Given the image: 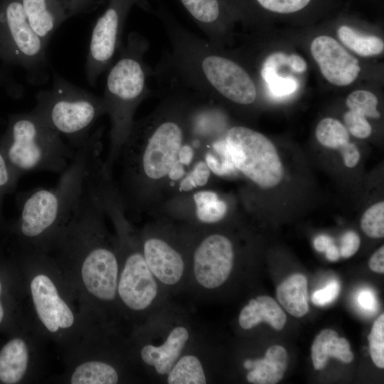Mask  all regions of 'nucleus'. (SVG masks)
<instances>
[{
	"label": "nucleus",
	"instance_id": "nucleus-1",
	"mask_svg": "<svg viewBox=\"0 0 384 384\" xmlns=\"http://www.w3.org/2000/svg\"><path fill=\"white\" fill-rule=\"evenodd\" d=\"M156 14L171 46L159 65V76L170 77L174 88H187L201 97L220 98L239 105L256 101V85L240 64L208 39L186 29L163 6Z\"/></svg>",
	"mask_w": 384,
	"mask_h": 384
},
{
	"label": "nucleus",
	"instance_id": "nucleus-2",
	"mask_svg": "<svg viewBox=\"0 0 384 384\" xmlns=\"http://www.w3.org/2000/svg\"><path fill=\"white\" fill-rule=\"evenodd\" d=\"M105 211L87 186L73 217L56 238L48 252L58 264L76 272L78 286L91 304L98 307L117 304L119 255L105 229Z\"/></svg>",
	"mask_w": 384,
	"mask_h": 384
},
{
	"label": "nucleus",
	"instance_id": "nucleus-3",
	"mask_svg": "<svg viewBox=\"0 0 384 384\" xmlns=\"http://www.w3.org/2000/svg\"><path fill=\"white\" fill-rule=\"evenodd\" d=\"M102 132V128L97 129L76 150L53 188H36L21 198L19 215L11 227L21 250L47 253L70 221L80 203L93 161L100 154Z\"/></svg>",
	"mask_w": 384,
	"mask_h": 384
},
{
	"label": "nucleus",
	"instance_id": "nucleus-4",
	"mask_svg": "<svg viewBox=\"0 0 384 384\" xmlns=\"http://www.w3.org/2000/svg\"><path fill=\"white\" fill-rule=\"evenodd\" d=\"M190 101L185 92L175 90L151 115L134 122L120 149L132 200L143 184L168 176L178 160L191 122Z\"/></svg>",
	"mask_w": 384,
	"mask_h": 384
},
{
	"label": "nucleus",
	"instance_id": "nucleus-5",
	"mask_svg": "<svg viewBox=\"0 0 384 384\" xmlns=\"http://www.w3.org/2000/svg\"><path fill=\"white\" fill-rule=\"evenodd\" d=\"M149 46L146 38L131 32L118 51L117 60L108 69L102 96L112 124L111 149L102 164L108 175L133 125L137 106L149 93L151 70L144 61Z\"/></svg>",
	"mask_w": 384,
	"mask_h": 384
},
{
	"label": "nucleus",
	"instance_id": "nucleus-6",
	"mask_svg": "<svg viewBox=\"0 0 384 384\" xmlns=\"http://www.w3.org/2000/svg\"><path fill=\"white\" fill-rule=\"evenodd\" d=\"M0 143L8 162L20 176L33 171L61 174L76 151L33 111L12 115Z\"/></svg>",
	"mask_w": 384,
	"mask_h": 384
},
{
	"label": "nucleus",
	"instance_id": "nucleus-7",
	"mask_svg": "<svg viewBox=\"0 0 384 384\" xmlns=\"http://www.w3.org/2000/svg\"><path fill=\"white\" fill-rule=\"evenodd\" d=\"M32 110L75 150L88 139L96 120L107 113L102 96L75 86L55 74L52 87L38 92Z\"/></svg>",
	"mask_w": 384,
	"mask_h": 384
},
{
	"label": "nucleus",
	"instance_id": "nucleus-8",
	"mask_svg": "<svg viewBox=\"0 0 384 384\" xmlns=\"http://www.w3.org/2000/svg\"><path fill=\"white\" fill-rule=\"evenodd\" d=\"M23 265L31 272L28 291L37 319L55 338H65L79 328L80 319L52 274L53 258L48 253L21 250Z\"/></svg>",
	"mask_w": 384,
	"mask_h": 384
},
{
	"label": "nucleus",
	"instance_id": "nucleus-9",
	"mask_svg": "<svg viewBox=\"0 0 384 384\" xmlns=\"http://www.w3.org/2000/svg\"><path fill=\"white\" fill-rule=\"evenodd\" d=\"M114 220L119 232L117 304L130 315L144 316L158 305L161 286L149 268L140 245L129 235L122 215L115 217Z\"/></svg>",
	"mask_w": 384,
	"mask_h": 384
},
{
	"label": "nucleus",
	"instance_id": "nucleus-10",
	"mask_svg": "<svg viewBox=\"0 0 384 384\" xmlns=\"http://www.w3.org/2000/svg\"><path fill=\"white\" fill-rule=\"evenodd\" d=\"M47 43L35 32L22 0H6L0 6V56L26 69L31 80H43Z\"/></svg>",
	"mask_w": 384,
	"mask_h": 384
},
{
	"label": "nucleus",
	"instance_id": "nucleus-11",
	"mask_svg": "<svg viewBox=\"0 0 384 384\" xmlns=\"http://www.w3.org/2000/svg\"><path fill=\"white\" fill-rule=\"evenodd\" d=\"M225 145L236 169L262 188H273L284 176V168L272 142L262 134L242 126L227 132Z\"/></svg>",
	"mask_w": 384,
	"mask_h": 384
},
{
	"label": "nucleus",
	"instance_id": "nucleus-12",
	"mask_svg": "<svg viewBox=\"0 0 384 384\" xmlns=\"http://www.w3.org/2000/svg\"><path fill=\"white\" fill-rule=\"evenodd\" d=\"M140 0H108L92 31L85 72L88 82L96 85L100 75L111 66L122 45L124 23L132 6Z\"/></svg>",
	"mask_w": 384,
	"mask_h": 384
},
{
	"label": "nucleus",
	"instance_id": "nucleus-13",
	"mask_svg": "<svg viewBox=\"0 0 384 384\" xmlns=\"http://www.w3.org/2000/svg\"><path fill=\"white\" fill-rule=\"evenodd\" d=\"M234 260L231 240L221 233H209L194 248L188 279L198 291L210 295L228 281Z\"/></svg>",
	"mask_w": 384,
	"mask_h": 384
},
{
	"label": "nucleus",
	"instance_id": "nucleus-14",
	"mask_svg": "<svg viewBox=\"0 0 384 384\" xmlns=\"http://www.w3.org/2000/svg\"><path fill=\"white\" fill-rule=\"evenodd\" d=\"M139 245L149 268L161 287L176 290L186 282L189 262L174 245L164 238L149 235Z\"/></svg>",
	"mask_w": 384,
	"mask_h": 384
},
{
	"label": "nucleus",
	"instance_id": "nucleus-15",
	"mask_svg": "<svg viewBox=\"0 0 384 384\" xmlns=\"http://www.w3.org/2000/svg\"><path fill=\"white\" fill-rule=\"evenodd\" d=\"M105 2V0H22L31 26L47 44L65 21L92 12Z\"/></svg>",
	"mask_w": 384,
	"mask_h": 384
},
{
	"label": "nucleus",
	"instance_id": "nucleus-16",
	"mask_svg": "<svg viewBox=\"0 0 384 384\" xmlns=\"http://www.w3.org/2000/svg\"><path fill=\"white\" fill-rule=\"evenodd\" d=\"M193 338L190 326L184 323L171 324L158 338V343L146 341L140 344L139 356L142 363L158 376L168 375L175 363L189 347Z\"/></svg>",
	"mask_w": 384,
	"mask_h": 384
},
{
	"label": "nucleus",
	"instance_id": "nucleus-17",
	"mask_svg": "<svg viewBox=\"0 0 384 384\" xmlns=\"http://www.w3.org/2000/svg\"><path fill=\"white\" fill-rule=\"evenodd\" d=\"M311 52L324 77L335 85H350L360 73L358 60L332 37L315 38L311 44Z\"/></svg>",
	"mask_w": 384,
	"mask_h": 384
},
{
	"label": "nucleus",
	"instance_id": "nucleus-18",
	"mask_svg": "<svg viewBox=\"0 0 384 384\" xmlns=\"http://www.w3.org/2000/svg\"><path fill=\"white\" fill-rule=\"evenodd\" d=\"M31 348L21 336L10 338L0 349V383L23 381L31 367Z\"/></svg>",
	"mask_w": 384,
	"mask_h": 384
},
{
	"label": "nucleus",
	"instance_id": "nucleus-19",
	"mask_svg": "<svg viewBox=\"0 0 384 384\" xmlns=\"http://www.w3.org/2000/svg\"><path fill=\"white\" fill-rule=\"evenodd\" d=\"M208 40L219 47L225 20L223 0H179Z\"/></svg>",
	"mask_w": 384,
	"mask_h": 384
},
{
	"label": "nucleus",
	"instance_id": "nucleus-20",
	"mask_svg": "<svg viewBox=\"0 0 384 384\" xmlns=\"http://www.w3.org/2000/svg\"><path fill=\"white\" fill-rule=\"evenodd\" d=\"M288 355L281 346H272L262 358L246 359L243 367L248 370L246 379L253 384H275L283 377L288 366Z\"/></svg>",
	"mask_w": 384,
	"mask_h": 384
},
{
	"label": "nucleus",
	"instance_id": "nucleus-21",
	"mask_svg": "<svg viewBox=\"0 0 384 384\" xmlns=\"http://www.w3.org/2000/svg\"><path fill=\"white\" fill-rule=\"evenodd\" d=\"M262 321L277 331L282 330L287 321V316L277 302L265 295L250 299L238 316V324L245 330L251 329Z\"/></svg>",
	"mask_w": 384,
	"mask_h": 384
},
{
	"label": "nucleus",
	"instance_id": "nucleus-22",
	"mask_svg": "<svg viewBox=\"0 0 384 384\" xmlns=\"http://www.w3.org/2000/svg\"><path fill=\"white\" fill-rule=\"evenodd\" d=\"M169 384H204L210 380L209 367L203 355L190 349L183 352L165 378Z\"/></svg>",
	"mask_w": 384,
	"mask_h": 384
},
{
	"label": "nucleus",
	"instance_id": "nucleus-23",
	"mask_svg": "<svg viewBox=\"0 0 384 384\" xmlns=\"http://www.w3.org/2000/svg\"><path fill=\"white\" fill-rule=\"evenodd\" d=\"M121 370L107 358H87L74 367L69 376L71 384H116L121 380Z\"/></svg>",
	"mask_w": 384,
	"mask_h": 384
},
{
	"label": "nucleus",
	"instance_id": "nucleus-24",
	"mask_svg": "<svg viewBox=\"0 0 384 384\" xmlns=\"http://www.w3.org/2000/svg\"><path fill=\"white\" fill-rule=\"evenodd\" d=\"M331 356L344 363H351L353 359L349 342L345 338H339L335 331L324 329L316 336L311 346L314 368L323 369Z\"/></svg>",
	"mask_w": 384,
	"mask_h": 384
},
{
	"label": "nucleus",
	"instance_id": "nucleus-25",
	"mask_svg": "<svg viewBox=\"0 0 384 384\" xmlns=\"http://www.w3.org/2000/svg\"><path fill=\"white\" fill-rule=\"evenodd\" d=\"M276 293L280 304L292 316L302 317L308 312L307 280L304 275H291L277 287Z\"/></svg>",
	"mask_w": 384,
	"mask_h": 384
},
{
	"label": "nucleus",
	"instance_id": "nucleus-26",
	"mask_svg": "<svg viewBox=\"0 0 384 384\" xmlns=\"http://www.w3.org/2000/svg\"><path fill=\"white\" fill-rule=\"evenodd\" d=\"M337 34L346 47L361 56L377 55L384 50V43L381 38L363 34L349 26H341L338 29Z\"/></svg>",
	"mask_w": 384,
	"mask_h": 384
},
{
	"label": "nucleus",
	"instance_id": "nucleus-27",
	"mask_svg": "<svg viewBox=\"0 0 384 384\" xmlns=\"http://www.w3.org/2000/svg\"><path fill=\"white\" fill-rule=\"evenodd\" d=\"M198 220L205 224L221 220L227 213V205L218 195L210 191H202L193 195Z\"/></svg>",
	"mask_w": 384,
	"mask_h": 384
},
{
	"label": "nucleus",
	"instance_id": "nucleus-28",
	"mask_svg": "<svg viewBox=\"0 0 384 384\" xmlns=\"http://www.w3.org/2000/svg\"><path fill=\"white\" fill-rule=\"evenodd\" d=\"M317 140L323 146L330 149H340L349 140L346 127L334 118H324L316 129Z\"/></svg>",
	"mask_w": 384,
	"mask_h": 384
},
{
	"label": "nucleus",
	"instance_id": "nucleus-29",
	"mask_svg": "<svg viewBox=\"0 0 384 384\" xmlns=\"http://www.w3.org/2000/svg\"><path fill=\"white\" fill-rule=\"evenodd\" d=\"M260 73L269 94L274 98H285L299 88V82L294 76L280 75L277 70L265 67H262Z\"/></svg>",
	"mask_w": 384,
	"mask_h": 384
},
{
	"label": "nucleus",
	"instance_id": "nucleus-30",
	"mask_svg": "<svg viewBox=\"0 0 384 384\" xmlns=\"http://www.w3.org/2000/svg\"><path fill=\"white\" fill-rule=\"evenodd\" d=\"M346 105L350 110L358 112L365 117L379 118L380 114L377 110L378 98L371 92L356 90L346 99Z\"/></svg>",
	"mask_w": 384,
	"mask_h": 384
},
{
	"label": "nucleus",
	"instance_id": "nucleus-31",
	"mask_svg": "<svg viewBox=\"0 0 384 384\" xmlns=\"http://www.w3.org/2000/svg\"><path fill=\"white\" fill-rule=\"evenodd\" d=\"M20 177L8 162L0 143V229L5 225L2 213L4 197L16 188Z\"/></svg>",
	"mask_w": 384,
	"mask_h": 384
},
{
	"label": "nucleus",
	"instance_id": "nucleus-32",
	"mask_svg": "<svg viewBox=\"0 0 384 384\" xmlns=\"http://www.w3.org/2000/svg\"><path fill=\"white\" fill-rule=\"evenodd\" d=\"M361 225L363 231L373 238L384 236V203L373 205L363 213Z\"/></svg>",
	"mask_w": 384,
	"mask_h": 384
},
{
	"label": "nucleus",
	"instance_id": "nucleus-33",
	"mask_svg": "<svg viewBox=\"0 0 384 384\" xmlns=\"http://www.w3.org/2000/svg\"><path fill=\"white\" fill-rule=\"evenodd\" d=\"M370 353L374 364L384 368V314L375 321L368 335Z\"/></svg>",
	"mask_w": 384,
	"mask_h": 384
},
{
	"label": "nucleus",
	"instance_id": "nucleus-34",
	"mask_svg": "<svg viewBox=\"0 0 384 384\" xmlns=\"http://www.w3.org/2000/svg\"><path fill=\"white\" fill-rule=\"evenodd\" d=\"M345 124L350 133L361 139L367 138L371 134V126L363 114L349 110L343 116Z\"/></svg>",
	"mask_w": 384,
	"mask_h": 384
},
{
	"label": "nucleus",
	"instance_id": "nucleus-35",
	"mask_svg": "<svg viewBox=\"0 0 384 384\" xmlns=\"http://www.w3.org/2000/svg\"><path fill=\"white\" fill-rule=\"evenodd\" d=\"M311 0H256L264 9L279 14H289L304 8Z\"/></svg>",
	"mask_w": 384,
	"mask_h": 384
},
{
	"label": "nucleus",
	"instance_id": "nucleus-36",
	"mask_svg": "<svg viewBox=\"0 0 384 384\" xmlns=\"http://www.w3.org/2000/svg\"><path fill=\"white\" fill-rule=\"evenodd\" d=\"M209 176L210 169L207 164L200 161L181 183V188L184 191H188L193 187L203 186L208 182Z\"/></svg>",
	"mask_w": 384,
	"mask_h": 384
},
{
	"label": "nucleus",
	"instance_id": "nucleus-37",
	"mask_svg": "<svg viewBox=\"0 0 384 384\" xmlns=\"http://www.w3.org/2000/svg\"><path fill=\"white\" fill-rule=\"evenodd\" d=\"M339 292V283L333 280L325 287L314 292L311 297V301L316 306H326L336 299Z\"/></svg>",
	"mask_w": 384,
	"mask_h": 384
},
{
	"label": "nucleus",
	"instance_id": "nucleus-38",
	"mask_svg": "<svg viewBox=\"0 0 384 384\" xmlns=\"http://www.w3.org/2000/svg\"><path fill=\"white\" fill-rule=\"evenodd\" d=\"M360 246L359 236L353 231L346 232L341 238L340 255L344 258L353 255Z\"/></svg>",
	"mask_w": 384,
	"mask_h": 384
},
{
	"label": "nucleus",
	"instance_id": "nucleus-39",
	"mask_svg": "<svg viewBox=\"0 0 384 384\" xmlns=\"http://www.w3.org/2000/svg\"><path fill=\"white\" fill-rule=\"evenodd\" d=\"M357 301L359 306L366 311L374 312L377 308L375 293L370 289H361L358 293Z\"/></svg>",
	"mask_w": 384,
	"mask_h": 384
},
{
	"label": "nucleus",
	"instance_id": "nucleus-40",
	"mask_svg": "<svg viewBox=\"0 0 384 384\" xmlns=\"http://www.w3.org/2000/svg\"><path fill=\"white\" fill-rule=\"evenodd\" d=\"M339 149L346 166L353 168L357 165L360 159V153L355 144L348 142Z\"/></svg>",
	"mask_w": 384,
	"mask_h": 384
},
{
	"label": "nucleus",
	"instance_id": "nucleus-41",
	"mask_svg": "<svg viewBox=\"0 0 384 384\" xmlns=\"http://www.w3.org/2000/svg\"><path fill=\"white\" fill-rule=\"evenodd\" d=\"M370 269L375 272H384V247H380L369 260Z\"/></svg>",
	"mask_w": 384,
	"mask_h": 384
},
{
	"label": "nucleus",
	"instance_id": "nucleus-42",
	"mask_svg": "<svg viewBox=\"0 0 384 384\" xmlns=\"http://www.w3.org/2000/svg\"><path fill=\"white\" fill-rule=\"evenodd\" d=\"M6 282L0 273V326L4 323L7 314V302L6 301Z\"/></svg>",
	"mask_w": 384,
	"mask_h": 384
},
{
	"label": "nucleus",
	"instance_id": "nucleus-43",
	"mask_svg": "<svg viewBox=\"0 0 384 384\" xmlns=\"http://www.w3.org/2000/svg\"><path fill=\"white\" fill-rule=\"evenodd\" d=\"M289 68L292 71L301 73L306 70V63L301 56L296 54H292L289 55Z\"/></svg>",
	"mask_w": 384,
	"mask_h": 384
},
{
	"label": "nucleus",
	"instance_id": "nucleus-44",
	"mask_svg": "<svg viewBox=\"0 0 384 384\" xmlns=\"http://www.w3.org/2000/svg\"><path fill=\"white\" fill-rule=\"evenodd\" d=\"M331 243H333L332 238L326 235H320L314 240V246L319 252H325Z\"/></svg>",
	"mask_w": 384,
	"mask_h": 384
},
{
	"label": "nucleus",
	"instance_id": "nucleus-45",
	"mask_svg": "<svg viewBox=\"0 0 384 384\" xmlns=\"http://www.w3.org/2000/svg\"><path fill=\"white\" fill-rule=\"evenodd\" d=\"M184 174L185 169L183 164L178 160L170 170L168 177L171 181H178L184 175Z\"/></svg>",
	"mask_w": 384,
	"mask_h": 384
},
{
	"label": "nucleus",
	"instance_id": "nucleus-46",
	"mask_svg": "<svg viewBox=\"0 0 384 384\" xmlns=\"http://www.w3.org/2000/svg\"><path fill=\"white\" fill-rule=\"evenodd\" d=\"M193 156V149L186 144L182 146L178 156V160L181 164H189Z\"/></svg>",
	"mask_w": 384,
	"mask_h": 384
},
{
	"label": "nucleus",
	"instance_id": "nucleus-47",
	"mask_svg": "<svg viewBox=\"0 0 384 384\" xmlns=\"http://www.w3.org/2000/svg\"><path fill=\"white\" fill-rule=\"evenodd\" d=\"M325 252L327 259L332 262L337 261L341 257L339 249L334 242L327 247Z\"/></svg>",
	"mask_w": 384,
	"mask_h": 384
},
{
	"label": "nucleus",
	"instance_id": "nucleus-48",
	"mask_svg": "<svg viewBox=\"0 0 384 384\" xmlns=\"http://www.w3.org/2000/svg\"><path fill=\"white\" fill-rule=\"evenodd\" d=\"M106 1H107L108 0H105Z\"/></svg>",
	"mask_w": 384,
	"mask_h": 384
}]
</instances>
